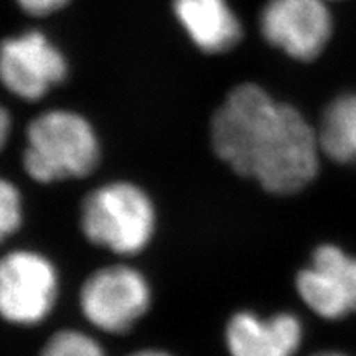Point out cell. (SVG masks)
Here are the masks:
<instances>
[{
	"label": "cell",
	"mask_w": 356,
	"mask_h": 356,
	"mask_svg": "<svg viewBox=\"0 0 356 356\" xmlns=\"http://www.w3.org/2000/svg\"><path fill=\"white\" fill-rule=\"evenodd\" d=\"M261 32L289 56L314 60L330 40L332 17L325 0H269L261 13Z\"/></svg>",
	"instance_id": "ba28073f"
},
{
	"label": "cell",
	"mask_w": 356,
	"mask_h": 356,
	"mask_svg": "<svg viewBox=\"0 0 356 356\" xmlns=\"http://www.w3.org/2000/svg\"><path fill=\"white\" fill-rule=\"evenodd\" d=\"M79 225L95 246L118 256H136L152 241L157 213L139 185L109 181L84 197Z\"/></svg>",
	"instance_id": "3957f363"
},
{
	"label": "cell",
	"mask_w": 356,
	"mask_h": 356,
	"mask_svg": "<svg viewBox=\"0 0 356 356\" xmlns=\"http://www.w3.org/2000/svg\"><path fill=\"white\" fill-rule=\"evenodd\" d=\"M24 218L20 191L12 181L0 177V243L20 228Z\"/></svg>",
	"instance_id": "4fadbf2b"
},
{
	"label": "cell",
	"mask_w": 356,
	"mask_h": 356,
	"mask_svg": "<svg viewBox=\"0 0 356 356\" xmlns=\"http://www.w3.org/2000/svg\"><path fill=\"white\" fill-rule=\"evenodd\" d=\"M173 8L200 50L228 51L241 38V24L226 0H175Z\"/></svg>",
	"instance_id": "30bf717a"
},
{
	"label": "cell",
	"mask_w": 356,
	"mask_h": 356,
	"mask_svg": "<svg viewBox=\"0 0 356 356\" xmlns=\"http://www.w3.org/2000/svg\"><path fill=\"white\" fill-rule=\"evenodd\" d=\"M101 160L95 129L71 111H48L30 122L24 168L38 184H56L91 175Z\"/></svg>",
	"instance_id": "7a4b0ae2"
},
{
	"label": "cell",
	"mask_w": 356,
	"mask_h": 356,
	"mask_svg": "<svg viewBox=\"0 0 356 356\" xmlns=\"http://www.w3.org/2000/svg\"><path fill=\"white\" fill-rule=\"evenodd\" d=\"M302 302L325 320L356 314V256L335 244H322L296 275Z\"/></svg>",
	"instance_id": "8992f818"
},
{
	"label": "cell",
	"mask_w": 356,
	"mask_h": 356,
	"mask_svg": "<svg viewBox=\"0 0 356 356\" xmlns=\"http://www.w3.org/2000/svg\"><path fill=\"white\" fill-rule=\"evenodd\" d=\"M17 3L30 15L43 17L66 6L68 0H17Z\"/></svg>",
	"instance_id": "5bb4252c"
},
{
	"label": "cell",
	"mask_w": 356,
	"mask_h": 356,
	"mask_svg": "<svg viewBox=\"0 0 356 356\" xmlns=\"http://www.w3.org/2000/svg\"><path fill=\"white\" fill-rule=\"evenodd\" d=\"M8 134H10V115L0 106V150L6 145Z\"/></svg>",
	"instance_id": "9a60e30c"
},
{
	"label": "cell",
	"mask_w": 356,
	"mask_h": 356,
	"mask_svg": "<svg viewBox=\"0 0 356 356\" xmlns=\"http://www.w3.org/2000/svg\"><path fill=\"white\" fill-rule=\"evenodd\" d=\"M40 356H106V353L91 335L65 328L48 338Z\"/></svg>",
	"instance_id": "7c38bea8"
},
{
	"label": "cell",
	"mask_w": 356,
	"mask_h": 356,
	"mask_svg": "<svg viewBox=\"0 0 356 356\" xmlns=\"http://www.w3.org/2000/svg\"><path fill=\"white\" fill-rule=\"evenodd\" d=\"M129 356H173V355L167 353V351H162V350L149 348V350L136 351V353H132V355H129Z\"/></svg>",
	"instance_id": "2e32d148"
},
{
	"label": "cell",
	"mask_w": 356,
	"mask_h": 356,
	"mask_svg": "<svg viewBox=\"0 0 356 356\" xmlns=\"http://www.w3.org/2000/svg\"><path fill=\"white\" fill-rule=\"evenodd\" d=\"M310 356H348L343 351H333V350H327V351H318V353H314Z\"/></svg>",
	"instance_id": "e0dca14e"
},
{
	"label": "cell",
	"mask_w": 356,
	"mask_h": 356,
	"mask_svg": "<svg viewBox=\"0 0 356 356\" xmlns=\"http://www.w3.org/2000/svg\"><path fill=\"white\" fill-rule=\"evenodd\" d=\"M225 341L229 356H296L304 341V325L291 312L262 317L239 310L226 323Z\"/></svg>",
	"instance_id": "9c48e42d"
},
{
	"label": "cell",
	"mask_w": 356,
	"mask_h": 356,
	"mask_svg": "<svg viewBox=\"0 0 356 356\" xmlns=\"http://www.w3.org/2000/svg\"><path fill=\"white\" fill-rule=\"evenodd\" d=\"M66 71L65 56L43 33L25 32L0 43V83L20 99H42Z\"/></svg>",
	"instance_id": "52a82bcc"
},
{
	"label": "cell",
	"mask_w": 356,
	"mask_h": 356,
	"mask_svg": "<svg viewBox=\"0 0 356 356\" xmlns=\"http://www.w3.org/2000/svg\"><path fill=\"white\" fill-rule=\"evenodd\" d=\"M60 275L53 262L35 251H13L0 259V317L30 327L55 309Z\"/></svg>",
	"instance_id": "5b68a950"
},
{
	"label": "cell",
	"mask_w": 356,
	"mask_h": 356,
	"mask_svg": "<svg viewBox=\"0 0 356 356\" xmlns=\"http://www.w3.org/2000/svg\"><path fill=\"white\" fill-rule=\"evenodd\" d=\"M152 304V289L139 270L115 264L97 269L84 280L79 305L84 318L106 333L129 332Z\"/></svg>",
	"instance_id": "277c9868"
},
{
	"label": "cell",
	"mask_w": 356,
	"mask_h": 356,
	"mask_svg": "<svg viewBox=\"0 0 356 356\" xmlns=\"http://www.w3.org/2000/svg\"><path fill=\"white\" fill-rule=\"evenodd\" d=\"M211 145L238 175L274 195L309 186L320 167L318 134L299 111L256 84L234 88L211 121Z\"/></svg>",
	"instance_id": "6da1fadb"
},
{
	"label": "cell",
	"mask_w": 356,
	"mask_h": 356,
	"mask_svg": "<svg viewBox=\"0 0 356 356\" xmlns=\"http://www.w3.org/2000/svg\"><path fill=\"white\" fill-rule=\"evenodd\" d=\"M317 134L323 155L333 162L356 165V92L337 97L325 109Z\"/></svg>",
	"instance_id": "8fae6325"
}]
</instances>
